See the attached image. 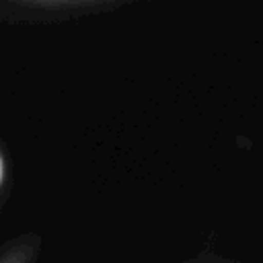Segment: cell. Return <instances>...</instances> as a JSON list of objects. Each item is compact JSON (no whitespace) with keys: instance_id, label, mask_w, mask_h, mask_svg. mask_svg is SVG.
<instances>
[{"instance_id":"obj_1","label":"cell","mask_w":263,"mask_h":263,"mask_svg":"<svg viewBox=\"0 0 263 263\" xmlns=\"http://www.w3.org/2000/svg\"><path fill=\"white\" fill-rule=\"evenodd\" d=\"M31 251L33 247H16V242H12L4 255L0 257V263H29L31 261Z\"/></svg>"},{"instance_id":"obj_2","label":"cell","mask_w":263,"mask_h":263,"mask_svg":"<svg viewBox=\"0 0 263 263\" xmlns=\"http://www.w3.org/2000/svg\"><path fill=\"white\" fill-rule=\"evenodd\" d=\"M4 177H6V160H4V154L0 150V187L4 185Z\"/></svg>"}]
</instances>
